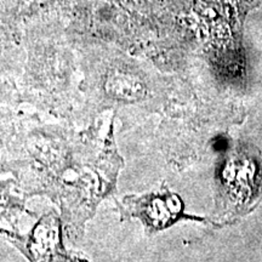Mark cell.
<instances>
[{"mask_svg":"<svg viewBox=\"0 0 262 262\" xmlns=\"http://www.w3.org/2000/svg\"><path fill=\"white\" fill-rule=\"evenodd\" d=\"M16 203L9 193L8 183H0V220L9 217L14 212Z\"/></svg>","mask_w":262,"mask_h":262,"instance_id":"6da1fadb","label":"cell"}]
</instances>
